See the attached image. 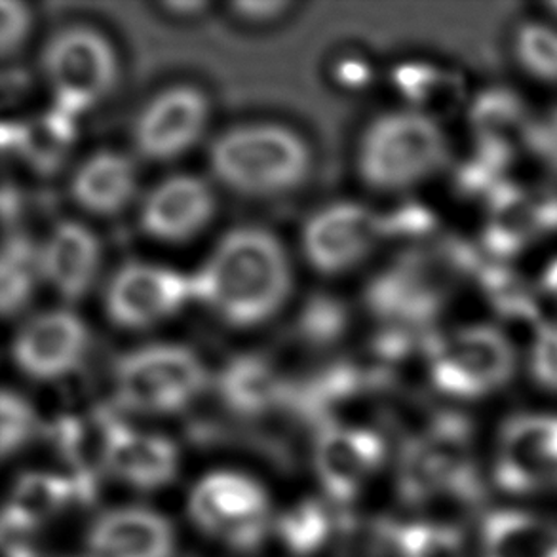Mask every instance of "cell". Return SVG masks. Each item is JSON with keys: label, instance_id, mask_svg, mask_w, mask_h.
Returning <instances> with one entry per match:
<instances>
[{"label": "cell", "instance_id": "cell-10", "mask_svg": "<svg viewBox=\"0 0 557 557\" xmlns=\"http://www.w3.org/2000/svg\"><path fill=\"white\" fill-rule=\"evenodd\" d=\"M381 234L383 223L375 211L362 203H332L302 226V253L318 272L341 274L362 263Z\"/></svg>", "mask_w": 557, "mask_h": 557}, {"label": "cell", "instance_id": "cell-27", "mask_svg": "<svg viewBox=\"0 0 557 557\" xmlns=\"http://www.w3.org/2000/svg\"><path fill=\"white\" fill-rule=\"evenodd\" d=\"M371 309L384 320H406L421 312V286L406 272H384L368 292Z\"/></svg>", "mask_w": 557, "mask_h": 557}, {"label": "cell", "instance_id": "cell-25", "mask_svg": "<svg viewBox=\"0 0 557 557\" xmlns=\"http://www.w3.org/2000/svg\"><path fill=\"white\" fill-rule=\"evenodd\" d=\"M510 52L523 75L543 86H557V25L523 20L510 37Z\"/></svg>", "mask_w": 557, "mask_h": 557}, {"label": "cell", "instance_id": "cell-6", "mask_svg": "<svg viewBox=\"0 0 557 557\" xmlns=\"http://www.w3.org/2000/svg\"><path fill=\"white\" fill-rule=\"evenodd\" d=\"M40 67L55 107L73 116L98 106L119 75L113 46L98 30L81 25L61 29L48 40Z\"/></svg>", "mask_w": 557, "mask_h": 557}, {"label": "cell", "instance_id": "cell-31", "mask_svg": "<svg viewBox=\"0 0 557 557\" xmlns=\"http://www.w3.org/2000/svg\"><path fill=\"white\" fill-rule=\"evenodd\" d=\"M525 366L535 386L557 396V322L536 325L529 341Z\"/></svg>", "mask_w": 557, "mask_h": 557}, {"label": "cell", "instance_id": "cell-28", "mask_svg": "<svg viewBox=\"0 0 557 557\" xmlns=\"http://www.w3.org/2000/svg\"><path fill=\"white\" fill-rule=\"evenodd\" d=\"M399 557H459V543L449 531L429 523H407L391 531Z\"/></svg>", "mask_w": 557, "mask_h": 557}, {"label": "cell", "instance_id": "cell-21", "mask_svg": "<svg viewBox=\"0 0 557 557\" xmlns=\"http://www.w3.org/2000/svg\"><path fill=\"white\" fill-rule=\"evenodd\" d=\"M480 557H557V520L505 508L483 521Z\"/></svg>", "mask_w": 557, "mask_h": 557}, {"label": "cell", "instance_id": "cell-5", "mask_svg": "<svg viewBox=\"0 0 557 557\" xmlns=\"http://www.w3.org/2000/svg\"><path fill=\"white\" fill-rule=\"evenodd\" d=\"M188 513L203 535L238 552L259 548L271 528V500L263 485L233 470L203 475L190 491Z\"/></svg>", "mask_w": 557, "mask_h": 557}, {"label": "cell", "instance_id": "cell-7", "mask_svg": "<svg viewBox=\"0 0 557 557\" xmlns=\"http://www.w3.org/2000/svg\"><path fill=\"white\" fill-rule=\"evenodd\" d=\"M516 352L491 325H467L447 335L432 355V383L449 398H490L512 381Z\"/></svg>", "mask_w": 557, "mask_h": 557}, {"label": "cell", "instance_id": "cell-3", "mask_svg": "<svg viewBox=\"0 0 557 557\" xmlns=\"http://www.w3.org/2000/svg\"><path fill=\"white\" fill-rule=\"evenodd\" d=\"M449 159V141L432 116L394 111L379 116L363 132L358 172L366 185L398 193L426 182Z\"/></svg>", "mask_w": 557, "mask_h": 557}, {"label": "cell", "instance_id": "cell-35", "mask_svg": "<svg viewBox=\"0 0 557 557\" xmlns=\"http://www.w3.org/2000/svg\"><path fill=\"white\" fill-rule=\"evenodd\" d=\"M7 557H60L53 556V554H48V552H40L37 548H33V546H15V548H8Z\"/></svg>", "mask_w": 557, "mask_h": 557}, {"label": "cell", "instance_id": "cell-22", "mask_svg": "<svg viewBox=\"0 0 557 557\" xmlns=\"http://www.w3.org/2000/svg\"><path fill=\"white\" fill-rule=\"evenodd\" d=\"M75 139V116L53 107L48 113L15 124L14 134L4 137V145L12 144L33 172L50 177L65 164Z\"/></svg>", "mask_w": 557, "mask_h": 557}, {"label": "cell", "instance_id": "cell-8", "mask_svg": "<svg viewBox=\"0 0 557 557\" xmlns=\"http://www.w3.org/2000/svg\"><path fill=\"white\" fill-rule=\"evenodd\" d=\"M491 475L513 498L557 495V411H525L498 430Z\"/></svg>", "mask_w": 557, "mask_h": 557}, {"label": "cell", "instance_id": "cell-13", "mask_svg": "<svg viewBox=\"0 0 557 557\" xmlns=\"http://www.w3.org/2000/svg\"><path fill=\"white\" fill-rule=\"evenodd\" d=\"M88 350V330L71 310H48L22 325L12 343L17 370L38 381L63 379Z\"/></svg>", "mask_w": 557, "mask_h": 557}, {"label": "cell", "instance_id": "cell-2", "mask_svg": "<svg viewBox=\"0 0 557 557\" xmlns=\"http://www.w3.org/2000/svg\"><path fill=\"white\" fill-rule=\"evenodd\" d=\"M210 168L240 195L276 196L299 187L310 172L301 137L276 124H248L223 132L211 144Z\"/></svg>", "mask_w": 557, "mask_h": 557}, {"label": "cell", "instance_id": "cell-9", "mask_svg": "<svg viewBox=\"0 0 557 557\" xmlns=\"http://www.w3.org/2000/svg\"><path fill=\"white\" fill-rule=\"evenodd\" d=\"M193 280L151 263H128L114 272L106 289V312L124 330H144L174 317L193 299Z\"/></svg>", "mask_w": 557, "mask_h": 557}, {"label": "cell", "instance_id": "cell-16", "mask_svg": "<svg viewBox=\"0 0 557 557\" xmlns=\"http://www.w3.org/2000/svg\"><path fill=\"white\" fill-rule=\"evenodd\" d=\"M86 548L90 557H174V528L149 508H114L94 521Z\"/></svg>", "mask_w": 557, "mask_h": 557}, {"label": "cell", "instance_id": "cell-15", "mask_svg": "<svg viewBox=\"0 0 557 557\" xmlns=\"http://www.w3.org/2000/svg\"><path fill=\"white\" fill-rule=\"evenodd\" d=\"M122 426L113 413L103 409L65 417L53 426V444L73 472L81 503L96 497L99 475L109 472L114 440Z\"/></svg>", "mask_w": 557, "mask_h": 557}, {"label": "cell", "instance_id": "cell-33", "mask_svg": "<svg viewBox=\"0 0 557 557\" xmlns=\"http://www.w3.org/2000/svg\"><path fill=\"white\" fill-rule=\"evenodd\" d=\"M292 4L284 0H242L234 2L233 10L248 22H272L289 10Z\"/></svg>", "mask_w": 557, "mask_h": 557}, {"label": "cell", "instance_id": "cell-26", "mask_svg": "<svg viewBox=\"0 0 557 557\" xmlns=\"http://www.w3.org/2000/svg\"><path fill=\"white\" fill-rule=\"evenodd\" d=\"M274 529L292 554L299 557L314 556L332 536V513L318 498H305L282 513Z\"/></svg>", "mask_w": 557, "mask_h": 557}, {"label": "cell", "instance_id": "cell-12", "mask_svg": "<svg viewBox=\"0 0 557 557\" xmlns=\"http://www.w3.org/2000/svg\"><path fill=\"white\" fill-rule=\"evenodd\" d=\"M210 106L202 91L175 86L152 98L134 124V145L147 160L177 159L188 151L208 124Z\"/></svg>", "mask_w": 557, "mask_h": 557}, {"label": "cell", "instance_id": "cell-34", "mask_svg": "<svg viewBox=\"0 0 557 557\" xmlns=\"http://www.w3.org/2000/svg\"><path fill=\"white\" fill-rule=\"evenodd\" d=\"M210 7L208 2H166L164 8L174 12L177 15H193L196 12H202L206 8Z\"/></svg>", "mask_w": 557, "mask_h": 557}, {"label": "cell", "instance_id": "cell-1", "mask_svg": "<svg viewBox=\"0 0 557 557\" xmlns=\"http://www.w3.org/2000/svg\"><path fill=\"white\" fill-rule=\"evenodd\" d=\"M190 280L196 299L219 320L253 327L286 302L292 269L276 236L259 226H238L219 240Z\"/></svg>", "mask_w": 557, "mask_h": 557}, {"label": "cell", "instance_id": "cell-4", "mask_svg": "<svg viewBox=\"0 0 557 557\" xmlns=\"http://www.w3.org/2000/svg\"><path fill=\"white\" fill-rule=\"evenodd\" d=\"M208 383L202 360L182 345H151L124 356L114 370L116 396L137 413L170 414L195 401Z\"/></svg>", "mask_w": 557, "mask_h": 557}, {"label": "cell", "instance_id": "cell-18", "mask_svg": "<svg viewBox=\"0 0 557 557\" xmlns=\"http://www.w3.org/2000/svg\"><path fill=\"white\" fill-rule=\"evenodd\" d=\"M101 248L96 234L76 221H61L40 248V271L63 301H78L98 276Z\"/></svg>", "mask_w": 557, "mask_h": 557}, {"label": "cell", "instance_id": "cell-17", "mask_svg": "<svg viewBox=\"0 0 557 557\" xmlns=\"http://www.w3.org/2000/svg\"><path fill=\"white\" fill-rule=\"evenodd\" d=\"M81 503V493L71 475L25 472L14 482L2 516L4 550L27 546L38 528L58 518L67 506Z\"/></svg>", "mask_w": 557, "mask_h": 557}, {"label": "cell", "instance_id": "cell-30", "mask_svg": "<svg viewBox=\"0 0 557 557\" xmlns=\"http://www.w3.org/2000/svg\"><path fill=\"white\" fill-rule=\"evenodd\" d=\"M347 320V309L343 302L327 295H317L305 305L299 317V330L310 343L330 345L345 333Z\"/></svg>", "mask_w": 557, "mask_h": 557}, {"label": "cell", "instance_id": "cell-24", "mask_svg": "<svg viewBox=\"0 0 557 557\" xmlns=\"http://www.w3.org/2000/svg\"><path fill=\"white\" fill-rule=\"evenodd\" d=\"M42 278L40 248L23 234H12L2 244L0 259V307L2 317L17 314Z\"/></svg>", "mask_w": 557, "mask_h": 557}, {"label": "cell", "instance_id": "cell-11", "mask_svg": "<svg viewBox=\"0 0 557 557\" xmlns=\"http://www.w3.org/2000/svg\"><path fill=\"white\" fill-rule=\"evenodd\" d=\"M383 437L375 430L325 424L314 442V468L333 505H350L384 460Z\"/></svg>", "mask_w": 557, "mask_h": 557}, {"label": "cell", "instance_id": "cell-23", "mask_svg": "<svg viewBox=\"0 0 557 557\" xmlns=\"http://www.w3.org/2000/svg\"><path fill=\"white\" fill-rule=\"evenodd\" d=\"M219 391L234 413L257 417L284 398V384L274 368L256 356H240L219 376Z\"/></svg>", "mask_w": 557, "mask_h": 557}, {"label": "cell", "instance_id": "cell-19", "mask_svg": "<svg viewBox=\"0 0 557 557\" xmlns=\"http://www.w3.org/2000/svg\"><path fill=\"white\" fill-rule=\"evenodd\" d=\"M180 451L172 440L122 426L114 440L109 472L136 490L152 491L174 482Z\"/></svg>", "mask_w": 557, "mask_h": 557}, {"label": "cell", "instance_id": "cell-32", "mask_svg": "<svg viewBox=\"0 0 557 557\" xmlns=\"http://www.w3.org/2000/svg\"><path fill=\"white\" fill-rule=\"evenodd\" d=\"M29 8L14 0L0 2V52L10 58L20 52L25 38L29 35Z\"/></svg>", "mask_w": 557, "mask_h": 557}, {"label": "cell", "instance_id": "cell-14", "mask_svg": "<svg viewBox=\"0 0 557 557\" xmlns=\"http://www.w3.org/2000/svg\"><path fill=\"white\" fill-rule=\"evenodd\" d=\"M215 196L196 175H172L145 196L139 223L145 234L160 242H185L210 223Z\"/></svg>", "mask_w": 557, "mask_h": 557}, {"label": "cell", "instance_id": "cell-29", "mask_svg": "<svg viewBox=\"0 0 557 557\" xmlns=\"http://www.w3.org/2000/svg\"><path fill=\"white\" fill-rule=\"evenodd\" d=\"M38 429L37 414L29 401L17 392L0 394V453L10 459L23 445L30 442Z\"/></svg>", "mask_w": 557, "mask_h": 557}, {"label": "cell", "instance_id": "cell-20", "mask_svg": "<svg viewBox=\"0 0 557 557\" xmlns=\"http://www.w3.org/2000/svg\"><path fill=\"white\" fill-rule=\"evenodd\" d=\"M136 168L121 152L99 151L76 168L69 193L76 206L96 215H114L136 195Z\"/></svg>", "mask_w": 557, "mask_h": 557}]
</instances>
